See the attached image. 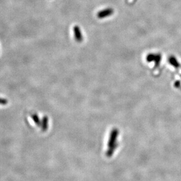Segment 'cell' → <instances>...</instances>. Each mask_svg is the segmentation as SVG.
Returning <instances> with one entry per match:
<instances>
[{
  "instance_id": "1",
  "label": "cell",
  "mask_w": 181,
  "mask_h": 181,
  "mask_svg": "<svg viewBox=\"0 0 181 181\" xmlns=\"http://www.w3.org/2000/svg\"><path fill=\"white\" fill-rule=\"evenodd\" d=\"M170 63L173 65H174L175 67H178L179 66V63H178V62H177V60L176 59H175V58H171L170 59Z\"/></svg>"
}]
</instances>
